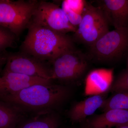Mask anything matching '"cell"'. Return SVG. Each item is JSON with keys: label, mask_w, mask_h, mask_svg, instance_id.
Segmentation results:
<instances>
[{"label": "cell", "mask_w": 128, "mask_h": 128, "mask_svg": "<svg viewBox=\"0 0 128 128\" xmlns=\"http://www.w3.org/2000/svg\"><path fill=\"white\" fill-rule=\"evenodd\" d=\"M70 93V89L65 86L37 84L0 100L17 110L45 113L63 103Z\"/></svg>", "instance_id": "obj_1"}, {"label": "cell", "mask_w": 128, "mask_h": 128, "mask_svg": "<svg viewBox=\"0 0 128 128\" xmlns=\"http://www.w3.org/2000/svg\"><path fill=\"white\" fill-rule=\"evenodd\" d=\"M20 51L50 62L63 53L75 48L72 38L30 22Z\"/></svg>", "instance_id": "obj_2"}, {"label": "cell", "mask_w": 128, "mask_h": 128, "mask_svg": "<svg viewBox=\"0 0 128 128\" xmlns=\"http://www.w3.org/2000/svg\"><path fill=\"white\" fill-rule=\"evenodd\" d=\"M89 47L88 58L102 63L119 61L128 53V27L109 31Z\"/></svg>", "instance_id": "obj_3"}, {"label": "cell", "mask_w": 128, "mask_h": 128, "mask_svg": "<svg viewBox=\"0 0 128 128\" xmlns=\"http://www.w3.org/2000/svg\"><path fill=\"white\" fill-rule=\"evenodd\" d=\"M81 21L74 33L72 39L90 47L109 32V23L103 10L86 2Z\"/></svg>", "instance_id": "obj_4"}, {"label": "cell", "mask_w": 128, "mask_h": 128, "mask_svg": "<svg viewBox=\"0 0 128 128\" xmlns=\"http://www.w3.org/2000/svg\"><path fill=\"white\" fill-rule=\"evenodd\" d=\"M38 1L0 0V26L18 38L28 28Z\"/></svg>", "instance_id": "obj_5"}, {"label": "cell", "mask_w": 128, "mask_h": 128, "mask_svg": "<svg viewBox=\"0 0 128 128\" xmlns=\"http://www.w3.org/2000/svg\"><path fill=\"white\" fill-rule=\"evenodd\" d=\"M88 58L75 48L63 53L52 62V80L71 82L84 74L88 68Z\"/></svg>", "instance_id": "obj_6"}, {"label": "cell", "mask_w": 128, "mask_h": 128, "mask_svg": "<svg viewBox=\"0 0 128 128\" xmlns=\"http://www.w3.org/2000/svg\"><path fill=\"white\" fill-rule=\"evenodd\" d=\"M30 22L64 34L74 33L76 30L69 22L62 8L46 1H38Z\"/></svg>", "instance_id": "obj_7"}, {"label": "cell", "mask_w": 128, "mask_h": 128, "mask_svg": "<svg viewBox=\"0 0 128 128\" xmlns=\"http://www.w3.org/2000/svg\"><path fill=\"white\" fill-rule=\"evenodd\" d=\"M47 62L20 51L7 54L3 72H10L52 81L50 67Z\"/></svg>", "instance_id": "obj_8"}, {"label": "cell", "mask_w": 128, "mask_h": 128, "mask_svg": "<svg viewBox=\"0 0 128 128\" xmlns=\"http://www.w3.org/2000/svg\"><path fill=\"white\" fill-rule=\"evenodd\" d=\"M52 81L30 77L10 72H3L0 76V98L15 94L32 85L50 84Z\"/></svg>", "instance_id": "obj_9"}, {"label": "cell", "mask_w": 128, "mask_h": 128, "mask_svg": "<svg viewBox=\"0 0 128 128\" xmlns=\"http://www.w3.org/2000/svg\"><path fill=\"white\" fill-rule=\"evenodd\" d=\"M114 28L128 27V0L96 1Z\"/></svg>", "instance_id": "obj_10"}, {"label": "cell", "mask_w": 128, "mask_h": 128, "mask_svg": "<svg viewBox=\"0 0 128 128\" xmlns=\"http://www.w3.org/2000/svg\"><path fill=\"white\" fill-rule=\"evenodd\" d=\"M105 100L102 96L96 95L77 102L70 110L69 118L74 122L83 121L101 108Z\"/></svg>", "instance_id": "obj_11"}, {"label": "cell", "mask_w": 128, "mask_h": 128, "mask_svg": "<svg viewBox=\"0 0 128 128\" xmlns=\"http://www.w3.org/2000/svg\"><path fill=\"white\" fill-rule=\"evenodd\" d=\"M128 122V110L110 109L89 121V128H110Z\"/></svg>", "instance_id": "obj_12"}, {"label": "cell", "mask_w": 128, "mask_h": 128, "mask_svg": "<svg viewBox=\"0 0 128 128\" xmlns=\"http://www.w3.org/2000/svg\"><path fill=\"white\" fill-rule=\"evenodd\" d=\"M113 79V71L111 70L98 69L90 72L86 78L88 87L95 90L103 92L110 87Z\"/></svg>", "instance_id": "obj_13"}, {"label": "cell", "mask_w": 128, "mask_h": 128, "mask_svg": "<svg viewBox=\"0 0 128 128\" xmlns=\"http://www.w3.org/2000/svg\"><path fill=\"white\" fill-rule=\"evenodd\" d=\"M59 124L58 117L50 112L28 121L20 128H58Z\"/></svg>", "instance_id": "obj_14"}, {"label": "cell", "mask_w": 128, "mask_h": 128, "mask_svg": "<svg viewBox=\"0 0 128 128\" xmlns=\"http://www.w3.org/2000/svg\"><path fill=\"white\" fill-rule=\"evenodd\" d=\"M17 109L8 104L0 102V128H14L18 118Z\"/></svg>", "instance_id": "obj_15"}, {"label": "cell", "mask_w": 128, "mask_h": 128, "mask_svg": "<svg viewBox=\"0 0 128 128\" xmlns=\"http://www.w3.org/2000/svg\"><path fill=\"white\" fill-rule=\"evenodd\" d=\"M101 108L104 112L113 109L128 110V91L115 93L105 100Z\"/></svg>", "instance_id": "obj_16"}, {"label": "cell", "mask_w": 128, "mask_h": 128, "mask_svg": "<svg viewBox=\"0 0 128 128\" xmlns=\"http://www.w3.org/2000/svg\"><path fill=\"white\" fill-rule=\"evenodd\" d=\"M17 38L10 31L0 26V54H6L7 48L14 47Z\"/></svg>", "instance_id": "obj_17"}, {"label": "cell", "mask_w": 128, "mask_h": 128, "mask_svg": "<svg viewBox=\"0 0 128 128\" xmlns=\"http://www.w3.org/2000/svg\"><path fill=\"white\" fill-rule=\"evenodd\" d=\"M111 90L115 93L128 91V70L117 77L112 85Z\"/></svg>", "instance_id": "obj_18"}, {"label": "cell", "mask_w": 128, "mask_h": 128, "mask_svg": "<svg viewBox=\"0 0 128 128\" xmlns=\"http://www.w3.org/2000/svg\"><path fill=\"white\" fill-rule=\"evenodd\" d=\"M62 8L70 22L77 28L81 21L82 18L81 14L76 13L69 8L64 1L62 2Z\"/></svg>", "instance_id": "obj_19"}, {"label": "cell", "mask_w": 128, "mask_h": 128, "mask_svg": "<svg viewBox=\"0 0 128 128\" xmlns=\"http://www.w3.org/2000/svg\"><path fill=\"white\" fill-rule=\"evenodd\" d=\"M69 8L73 11L82 14L86 2L81 0H64Z\"/></svg>", "instance_id": "obj_20"}, {"label": "cell", "mask_w": 128, "mask_h": 128, "mask_svg": "<svg viewBox=\"0 0 128 128\" xmlns=\"http://www.w3.org/2000/svg\"><path fill=\"white\" fill-rule=\"evenodd\" d=\"M7 58V53L4 54H0V71L2 66L6 64Z\"/></svg>", "instance_id": "obj_21"}, {"label": "cell", "mask_w": 128, "mask_h": 128, "mask_svg": "<svg viewBox=\"0 0 128 128\" xmlns=\"http://www.w3.org/2000/svg\"><path fill=\"white\" fill-rule=\"evenodd\" d=\"M116 128H128V122L117 127Z\"/></svg>", "instance_id": "obj_22"}]
</instances>
